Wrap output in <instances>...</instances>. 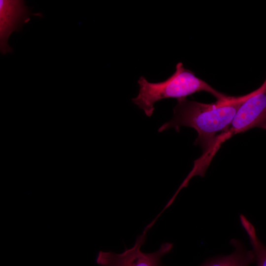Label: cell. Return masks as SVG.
Segmentation results:
<instances>
[{
  "label": "cell",
  "instance_id": "obj_1",
  "mask_svg": "<svg viewBox=\"0 0 266 266\" xmlns=\"http://www.w3.org/2000/svg\"><path fill=\"white\" fill-rule=\"evenodd\" d=\"M251 94V92L242 96H230L211 103L186 98L177 100L172 119L160 127L158 132L170 128L179 131L182 126L197 131L198 135L194 143L201 147L203 154L194 161L191 173L203 177L212 159V152L217 137L229 128L238 109Z\"/></svg>",
  "mask_w": 266,
  "mask_h": 266
},
{
  "label": "cell",
  "instance_id": "obj_4",
  "mask_svg": "<svg viewBox=\"0 0 266 266\" xmlns=\"http://www.w3.org/2000/svg\"><path fill=\"white\" fill-rule=\"evenodd\" d=\"M148 231L145 228L142 234L137 237L133 246L126 249L121 253L100 251L96 258V263L100 266H163L162 258L171 250L173 244L164 243L156 251L143 252L141 247L145 242Z\"/></svg>",
  "mask_w": 266,
  "mask_h": 266
},
{
  "label": "cell",
  "instance_id": "obj_7",
  "mask_svg": "<svg viewBox=\"0 0 266 266\" xmlns=\"http://www.w3.org/2000/svg\"><path fill=\"white\" fill-rule=\"evenodd\" d=\"M241 223L247 233L257 266H266V246L258 238L253 225L243 215L240 216Z\"/></svg>",
  "mask_w": 266,
  "mask_h": 266
},
{
  "label": "cell",
  "instance_id": "obj_2",
  "mask_svg": "<svg viewBox=\"0 0 266 266\" xmlns=\"http://www.w3.org/2000/svg\"><path fill=\"white\" fill-rule=\"evenodd\" d=\"M137 83L138 94L132 99V101L143 110L148 117L152 115L155 109L154 104L165 99H185L201 91L210 94L217 100H225L230 97L196 76L194 72L186 68L181 62L177 64L175 72L164 81L151 83L144 76H141Z\"/></svg>",
  "mask_w": 266,
  "mask_h": 266
},
{
  "label": "cell",
  "instance_id": "obj_6",
  "mask_svg": "<svg viewBox=\"0 0 266 266\" xmlns=\"http://www.w3.org/2000/svg\"><path fill=\"white\" fill-rule=\"evenodd\" d=\"M231 243L234 247L233 253L228 255L213 258L200 266H250L255 262L252 250H248L237 239L231 240Z\"/></svg>",
  "mask_w": 266,
  "mask_h": 266
},
{
  "label": "cell",
  "instance_id": "obj_3",
  "mask_svg": "<svg viewBox=\"0 0 266 266\" xmlns=\"http://www.w3.org/2000/svg\"><path fill=\"white\" fill-rule=\"evenodd\" d=\"M254 128L266 130V78L240 106L229 128L218 136L215 149L218 150L223 142L234 135Z\"/></svg>",
  "mask_w": 266,
  "mask_h": 266
},
{
  "label": "cell",
  "instance_id": "obj_5",
  "mask_svg": "<svg viewBox=\"0 0 266 266\" xmlns=\"http://www.w3.org/2000/svg\"><path fill=\"white\" fill-rule=\"evenodd\" d=\"M33 14L24 0H0V49L2 54L12 51L7 44L11 33L20 30L22 25L30 20V15Z\"/></svg>",
  "mask_w": 266,
  "mask_h": 266
}]
</instances>
